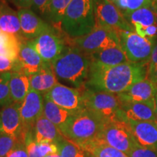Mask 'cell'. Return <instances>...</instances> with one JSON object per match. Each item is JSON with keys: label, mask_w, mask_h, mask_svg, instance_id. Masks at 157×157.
Returning <instances> with one entry per match:
<instances>
[{"label": "cell", "mask_w": 157, "mask_h": 157, "mask_svg": "<svg viewBox=\"0 0 157 157\" xmlns=\"http://www.w3.org/2000/svg\"><path fill=\"white\" fill-rule=\"evenodd\" d=\"M146 78V63L129 62L115 66H105L92 62L85 87L98 91L120 94Z\"/></svg>", "instance_id": "cell-1"}, {"label": "cell", "mask_w": 157, "mask_h": 157, "mask_svg": "<svg viewBox=\"0 0 157 157\" xmlns=\"http://www.w3.org/2000/svg\"><path fill=\"white\" fill-rule=\"evenodd\" d=\"M91 63L90 55L74 45H68L51 65L58 82L81 89L85 87Z\"/></svg>", "instance_id": "cell-2"}, {"label": "cell", "mask_w": 157, "mask_h": 157, "mask_svg": "<svg viewBox=\"0 0 157 157\" xmlns=\"http://www.w3.org/2000/svg\"><path fill=\"white\" fill-rule=\"evenodd\" d=\"M93 0H72L66 9L60 29L70 39L90 34L95 27Z\"/></svg>", "instance_id": "cell-3"}, {"label": "cell", "mask_w": 157, "mask_h": 157, "mask_svg": "<svg viewBox=\"0 0 157 157\" xmlns=\"http://www.w3.org/2000/svg\"><path fill=\"white\" fill-rule=\"evenodd\" d=\"M79 90L85 109L101 117L105 122L116 119L124 120L118 94L98 91L86 87Z\"/></svg>", "instance_id": "cell-4"}, {"label": "cell", "mask_w": 157, "mask_h": 157, "mask_svg": "<svg viewBox=\"0 0 157 157\" xmlns=\"http://www.w3.org/2000/svg\"><path fill=\"white\" fill-rule=\"evenodd\" d=\"M104 123L101 117L85 109L74 117L63 135L80 146L95 139Z\"/></svg>", "instance_id": "cell-5"}, {"label": "cell", "mask_w": 157, "mask_h": 157, "mask_svg": "<svg viewBox=\"0 0 157 157\" xmlns=\"http://www.w3.org/2000/svg\"><path fill=\"white\" fill-rule=\"evenodd\" d=\"M95 139L121 151L127 156L138 145L133 136L128 121L121 119L104 123Z\"/></svg>", "instance_id": "cell-6"}, {"label": "cell", "mask_w": 157, "mask_h": 157, "mask_svg": "<svg viewBox=\"0 0 157 157\" xmlns=\"http://www.w3.org/2000/svg\"><path fill=\"white\" fill-rule=\"evenodd\" d=\"M70 45H74L90 55L107 48L121 46L120 36L113 29L96 24L90 34L76 39H70Z\"/></svg>", "instance_id": "cell-7"}, {"label": "cell", "mask_w": 157, "mask_h": 157, "mask_svg": "<svg viewBox=\"0 0 157 157\" xmlns=\"http://www.w3.org/2000/svg\"><path fill=\"white\" fill-rule=\"evenodd\" d=\"M63 34L61 30L50 25L36 38L30 41L43 60L51 64L69 45V39L67 40Z\"/></svg>", "instance_id": "cell-8"}, {"label": "cell", "mask_w": 157, "mask_h": 157, "mask_svg": "<svg viewBox=\"0 0 157 157\" xmlns=\"http://www.w3.org/2000/svg\"><path fill=\"white\" fill-rule=\"evenodd\" d=\"M119 36L121 47L129 62L148 63L156 39L143 37L135 31H123Z\"/></svg>", "instance_id": "cell-9"}, {"label": "cell", "mask_w": 157, "mask_h": 157, "mask_svg": "<svg viewBox=\"0 0 157 157\" xmlns=\"http://www.w3.org/2000/svg\"><path fill=\"white\" fill-rule=\"evenodd\" d=\"M96 24L108 27L120 34L134 31L121 12L109 0H93Z\"/></svg>", "instance_id": "cell-10"}, {"label": "cell", "mask_w": 157, "mask_h": 157, "mask_svg": "<svg viewBox=\"0 0 157 157\" xmlns=\"http://www.w3.org/2000/svg\"><path fill=\"white\" fill-rule=\"evenodd\" d=\"M44 97L74 113H78L85 109L81 90L68 87L60 82L45 94Z\"/></svg>", "instance_id": "cell-11"}, {"label": "cell", "mask_w": 157, "mask_h": 157, "mask_svg": "<svg viewBox=\"0 0 157 157\" xmlns=\"http://www.w3.org/2000/svg\"><path fill=\"white\" fill-rule=\"evenodd\" d=\"M44 112V95L30 90L20 108L21 119L25 138L28 135L34 136V129L36 121Z\"/></svg>", "instance_id": "cell-12"}, {"label": "cell", "mask_w": 157, "mask_h": 157, "mask_svg": "<svg viewBox=\"0 0 157 157\" xmlns=\"http://www.w3.org/2000/svg\"><path fill=\"white\" fill-rule=\"evenodd\" d=\"M124 16L137 34L151 39H157V20L153 6L136 10Z\"/></svg>", "instance_id": "cell-13"}, {"label": "cell", "mask_w": 157, "mask_h": 157, "mask_svg": "<svg viewBox=\"0 0 157 157\" xmlns=\"http://www.w3.org/2000/svg\"><path fill=\"white\" fill-rule=\"evenodd\" d=\"M21 103H13L0 111V132L13 135L25 143V135L21 119Z\"/></svg>", "instance_id": "cell-14"}, {"label": "cell", "mask_w": 157, "mask_h": 157, "mask_svg": "<svg viewBox=\"0 0 157 157\" xmlns=\"http://www.w3.org/2000/svg\"><path fill=\"white\" fill-rule=\"evenodd\" d=\"M17 12L21 23V37L25 40H33L50 26V23L31 9H19Z\"/></svg>", "instance_id": "cell-15"}, {"label": "cell", "mask_w": 157, "mask_h": 157, "mask_svg": "<svg viewBox=\"0 0 157 157\" xmlns=\"http://www.w3.org/2000/svg\"><path fill=\"white\" fill-rule=\"evenodd\" d=\"M120 100L121 113L124 120L157 121L155 104L126 101L121 98Z\"/></svg>", "instance_id": "cell-16"}, {"label": "cell", "mask_w": 157, "mask_h": 157, "mask_svg": "<svg viewBox=\"0 0 157 157\" xmlns=\"http://www.w3.org/2000/svg\"><path fill=\"white\" fill-rule=\"evenodd\" d=\"M18 60L21 72L29 76L37 73L48 63L43 60L31 44L30 40L23 39L20 48Z\"/></svg>", "instance_id": "cell-17"}, {"label": "cell", "mask_w": 157, "mask_h": 157, "mask_svg": "<svg viewBox=\"0 0 157 157\" xmlns=\"http://www.w3.org/2000/svg\"><path fill=\"white\" fill-rule=\"evenodd\" d=\"M127 121L139 146L157 150L156 121Z\"/></svg>", "instance_id": "cell-18"}, {"label": "cell", "mask_w": 157, "mask_h": 157, "mask_svg": "<svg viewBox=\"0 0 157 157\" xmlns=\"http://www.w3.org/2000/svg\"><path fill=\"white\" fill-rule=\"evenodd\" d=\"M157 87L148 78L131 86L124 93L118 94L119 97L126 101L155 104L154 97Z\"/></svg>", "instance_id": "cell-19"}, {"label": "cell", "mask_w": 157, "mask_h": 157, "mask_svg": "<svg viewBox=\"0 0 157 157\" xmlns=\"http://www.w3.org/2000/svg\"><path fill=\"white\" fill-rule=\"evenodd\" d=\"M43 114L58 127L63 135H64L71 121L77 113H74L68 110L63 109L50 100L44 97Z\"/></svg>", "instance_id": "cell-20"}, {"label": "cell", "mask_w": 157, "mask_h": 157, "mask_svg": "<svg viewBox=\"0 0 157 157\" xmlns=\"http://www.w3.org/2000/svg\"><path fill=\"white\" fill-rule=\"evenodd\" d=\"M56 125L47 119L43 114L36 121L34 129V140L37 143L50 142L58 144L64 138Z\"/></svg>", "instance_id": "cell-21"}, {"label": "cell", "mask_w": 157, "mask_h": 157, "mask_svg": "<svg viewBox=\"0 0 157 157\" xmlns=\"http://www.w3.org/2000/svg\"><path fill=\"white\" fill-rule=\"evenodd\" d=\"M31 90L44 95L55 87L58 80L57 78L52 65L48 63L37 73L29 76Z\"/></svg>", "instance_id": "cell-22"}, {"label": "cell", "mask_w": 157, "mask_h": 157, "mask_svg": "<svg viewBox=\"0 0 157 157\" xmlns=\"http://www.w3.org/2000/svg\"><path fill=\"white\" fill-rule=\"evenodd\" d=\"M90 56L92 62L105 66H115L129 62L121 46L98 51Z\"/></svg>", "instance_id": "cell-23"}, {"label": "cell", "mask_w": 157, "mask_h": 157, "mask_svg": "<svg viewBox=\"0 0 157 157\" xmlns=\"http://www.w3.org/2000/svg\"><path fill=\"white\" fill-rule=\"evenodd\" d=\"M0 29L2 32L22 38L17 12L12 9L5 2H0Z\"/></svg>", "instance_id": "cell-24"}, {"label": "cell", "mask_w": 157, "mask_h": 157, "mask_svg": "<svg viewBox=\"0 0 157 157\" xmlns=\"http://www.w3.org/2000/svg\"><path fill=\"white\" fill-rule=\"evenodd\" d=\"M10 88L13 103H22L31 90L29 76L21 72H12Z\"/></svg>", "instance_id": "cell-25"}, {"label": "cell", "mask_w": 157, "mask_h": 157, "mask_svg": "<svg viewBox=\"0 0 157 157\" xmlns=\"http://www.w3.org/2000/svg\"><path fill=\"white\" fill-rule=\"evenodd\" d=\"M72 0H50L47 6L44 19L55 28L60 29L66 9Z\"/></svg>", "instance_id": "cell-26"}, {"label": "cell", "mask_w": 157, "mask_h": 157, "mask_svg": "<svg viewBox=\"0 0 157 157\" xmlns=\"http://www.w3.org/2000/svg\"><path fill=\"white\" fill-rule=\"evenodd\" d=\"M79 146L94 157H129L121 151L98 139L88 141Z\"/></svg>", "instance_id": "cell-27"}, {"label": "cell", "mask_w": 157, "mask_h": 157, "mask_svg": "<svg viewBox=\"0 0 157 157\" xmlns=\"http://www.w3.org/2000/svg\"><path fill=\"white\" fill-rule=\"evenodd\" d=\"M23 38L2 32L0 34V56L15 60L18 59Z\"/></svg>", "instance_id": "cell-28"}, {"label": "cell", "mask_w": 157, "mask_h": 157, "mask_svg": "<svg viewBox=\"0 0 157 157\" xmlns=\"http://www.w3.org/2000/svg\"><path fill=\"white\" fill-rule=\"evenodd\" d=\"M58 152L61 157H87L88 153L73 141L64 137L58 143Z\"/></svg>", "instance_id": "cell-29"}, {"label": "cell", "mask_w": 157, "mask_h": 157, "mask_svg": "<svg viewBox=\"0 0 157 157\" xmlns=\"http://www.w3.org/2000/svg\"><path fill=\"white\" fill-rule=\"evenodd\" d=\"M11 74L12 72L0 74V106L5 107L13 103L10 88Z\"/></svg>", "instance_id": "cell-30"}, {"label": "cell", "mask_w": 157, "mask_h": 157, "mask_svg": "<svg viewBox=\"0 0 157 157\" xmlns=\"http://www.w3.org/2000/svg\"><path fill=\"white\" fill-rule=\"evenodd\" d=\"M20 140H21L17 137L0 132V157L7 156Z\"/></svg>", "instance_id": "cell-31"}, {"label": "cell", "mask_w": 157, "mask_h": 157, "mask_svg": "<svg viewBox=\"0 0 157 157\" xmlns=\"http://www.w3.org/2000/svg\"><path fill=\"white\" fill-rule=\"evenodd\" d=\"M5 72H21L18 59L13 60L0 56V73Z\"/></svg>", "instance_id": "cell-32"}, {"label": "cell", "mask_w": 157, "mask_h": 157, "mask_svg": "<svg viewBox=\"0 0 157 157\" xmlns=\"http://www.w3.org/2000/svg\"><path fill=\"white\" fill-rule=\"evenodd\" d=\"M129 157H157V150L145 148L139 145L135 146L128 155Z\"/></svg>", "instance_id": "cell-33"}, {"label": "cell", "mask_w": 157, "mask_h": 157, "mask_svg": "<svg viewBox=\"0 0 157 157\" xmlns=\"http://www.w3.org/2000/svg\"><path fill=\"white\" fill-rule=\"evenodd\" d=\"M126 1L127 8L126 14L136 10L143 8V7H152L153 4H154L151 0H126Z\"/></svg>", "instance_id": "cell-34"}, {"label": "cell", "mask_w": 157, "mask_h": 157, "mask_svg": "<svg viewBox=\"0 0 157 157\" xmlns=\"http://www.w3.org/2000/svg\"><path fill=\"white\" fill-rule=\"evenodd\" d=\"M6 157H29L25 143L24 141H18Z\"/></svg>", "instance_id": "cell-35"}, {"label": "cell", "mask_w": 157, "mask_h": 157, "mask_svg": "<svg viewBox=\"0 0 157 157\" xmlns=\"http://www.w3.org/2000/svg\"><path fill=\"white\" fill-rule=\"evenodd\" d=\"M25 145L28 151L29 157H43L39 151L38 144L34 140L33 135H28L25 138Z\"/></svg>", "instance_id": "cell-36"}, {"label": "cell", "mask_w": 157, "mask_h": 157, "mask_svg": "<svg viewBox=\"0 0 157 157\" xmlns=\"http://www.w3.org/2000/svg\"><path fill=\"white\" fill-rule=\"evenodd\" d=\"M39 151L43 157L48 155L58 153V147L56 143L50 142H42L37 143Z\"/></svg>", "instance_id": "cell-37"}, {"label": "cell", "mask_w": 157, "mask_h": 157, "mask_svg": "<svg viewBox=\"0 0 157 157\" xmlns=\"http://www.w3.org/2000/svg\"><path fill=\"white\" fill-rule=\"evenodd\" d=\"M50 0H33L31 9L35 12L37 15L44 18L47 6Z\"/></svg>", "instance_id": "cell-38"}, {"label": "cell", "mask_w": 157, "mask_h": 157, "mask_svg": "<svg viewBox=\"0 0 157 157\" xmlns=\"http://www.w3.org/2000/svg\"><path fill=\"white\" fill-rule=\"evenodd\" d=\"M147 67H148V75L157 69V39L155 40L151 55L147 63Z\"/></svg>", "instance_id": "cell-39"}, {"label": "cell", "mask_w": 157, "mask_h": 157, "mask_svg": "<svg viewBox=\"0 0 157 157\" xmlns=\"http://www.w3.org/2000/svg\"><path fill=\"white\" fill-rule=\"evenodd\" d=\"M13 5L19 9H31L33 0H10Z\"/></svg>", "instance_id": "cell-40"}, {"label": "cell", "mask_w": 157, "mask_h": 157, "mask_svg": "<svg viewBox=\"0 0 157 157\" xmlns=\"http://www.w3.org/2000/svg\"><path fill=\"white\" fill-rule=\"evenodd\" d=\"M109 1L113 4L123 13L124 15L126 14L127 11L126 0H109Z\"/></svg>", "instance_id": "cell-41"}, {"label": "cell", "mask_w": 157, "mask_h": 157, "mask_svg": "<svg viewBox=\"0 0 157 157\" xmlns=\"http://www.w3.org/2000/svg\"><path fill=\"white\" fill-rule=\"evenodd\" d=\"M148 78L153 82L154 83L155 85L157 87V69H156L154 71H153L151 74H150L148 75Z\"/></svg>", "instance_id": "cell-42"}, {"label": "cell", "mask_w": 157, "mask_h": 157, "mask_svg": "<svg viewBox=\"0 0 157 157\" xmlns=\"http://www.w3.org/2000/svg\"><path fill=\"white\" fill-rule=\"evenodd\" d=\"M44 157H61L60 156V154L58 153H56V154H50L48 155V156H44Z\"/></svg>", "instance_id": "cell-43"}, {"label": "cell", "mask_w": 157, "mask_h": 157, "mask_svg": "<svg viewBox=\"0 0 157 157\" xmlns=\"http://www.w3.org/2000/svg\"><path fill=\"white\" fill-rule=\"evenodd\" d=\"M154 101H155V111H156V113L157 116V91L154 97Z\"/></svg>", "instance_id": "cell-44"}, {"label": "cell", "mask_w": 157, "mask_h": 157, "mask_svg": "<svg viewBox=\"0 0 157 157\" xmlns=\"http://www.w3.org/2000/svg\"><path fill=\"white\" fill-rule=\"evenodd\" d=\"M153 8H154L155 15H156V20H157V3H154V4H153Z\"/></svg>", "instance_id": "cell-45"}, {"label": "cell", "mask_w": 157, "mask_h": 157, "mask_svg": "<svg viewBox=\"0 0 157 157\" xmlns=\"http://www.w3.org/2000/svg\"><path fill=\"white\" fill-rule=\"evenodd\" d=\"M153 3H157V0H151Z\"/></svg>", "instance_id": "cell-46"}, {"label": "cell", "mask_w": 157, "mask_h": 157, "mask_svg": "<svg viewBox=\"0 0 157 157\" xmlns=\"http://www.w3.org/2000/svg\"><path fill=\"white\" fill-rule=\"evenodd\" d=\"M87 157H94V156H92L91 154H90L89 153H88V156H87Z\"/></svg>", "instance_id": "cell-47"}, {"label": "cell", "mask_w": 157, "mask_h": 157, "mask_svg": "<svg viewBox=\"0 0 157 157\" xmlns=\"http://www.w3.org/2000/svg\"><path fill=\"white\" fill-rule=\"evenodd\" d=\"M2 30H1V29H0V34H2Z\"/></svg>", "instance_id": "cell-48"}, {"label": "cell", "mask_w": 157, "mask_h": 157, "mask_svg": "<svg viewBox=\"0 0 157 157\" xmlns=\"http://www.w3.org/2000/svg\"><path fill=\"white\" fill-rule=\"evenodd\" d=\"M156 124H157V121H156Z\"/></svg>", "instance_id": "cell-49"}, {"label": "cell", "mask_w": 157, "mask_h": 157, "mask_svg": "<svg viewBox=\"0 0 157 157\" xmlns=\"http://www.w3.org/2000/svg\"><path fill=\"white\" fill-rule=\"evenodd\" d=\"M0 74H1V73H0Z\"/></svg>", "instance_id": "cell-50"}]
</instances>
